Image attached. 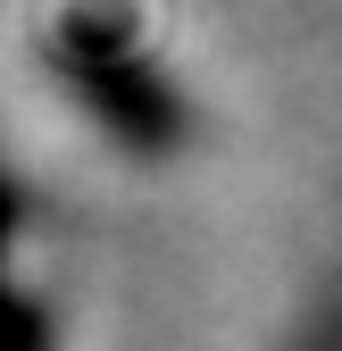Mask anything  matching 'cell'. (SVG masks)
Returning a JSON list of instances; mask_svg holds the SVG:
<instances>
[{
	"instance_id": "1",
	"label": "cell",
	"mask_w": 342,
	"mask_h": 351,
	"mask_svg": "<svg viewBox=\"0 0 342 351\" xmlns=\"http://www.w3.org/2000/svg\"><path fill=\"white\" fill-rule=\"evenodd\" d=\"M25 101L83 159L167 167L192 134V93L159 42L150 0H34L17 34Z\"/></svg>"
}]
</instances>
